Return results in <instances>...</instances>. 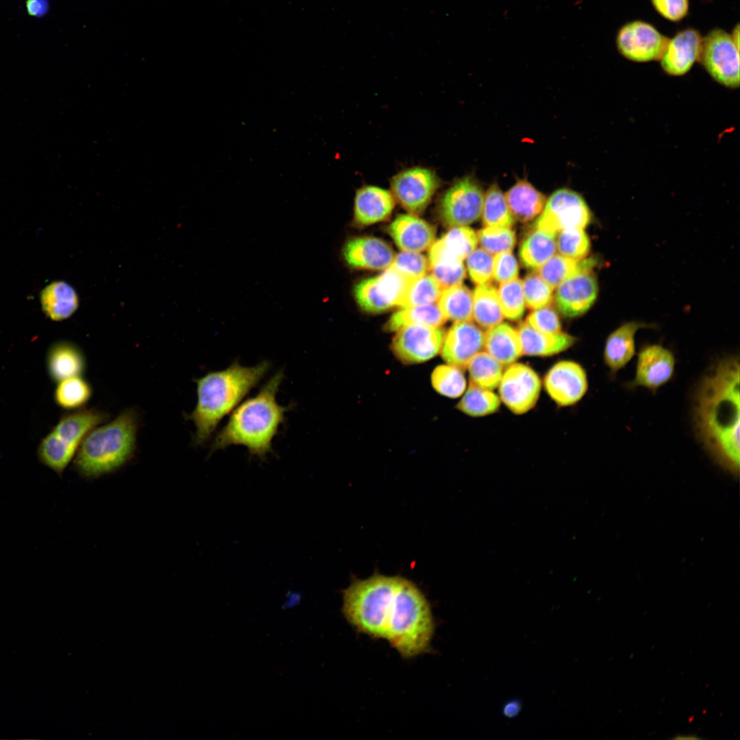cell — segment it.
I'll list each match as a JSON object with an SVG mask.
<instances>
[{
    "label": "cell",
    "mask_w": 740,
    "mask_h": 740,
    "mask_svg": "<svg viewBox=\"0 0 740 740\" xmlns=\"http://www.w3.org/2000/svg\"><path fill=\"white\" fill-rule=\"evenodd\" d=\"M46 367L50 379L58 383L69 378L83 375L86 360L77 345L59 341L50 346L46 356Z\"/></svg>",
    "instance_id": "obj_23"
},
{
    "label": "cell",
    "mask_w": 740,
    "mask_h": 740,
    "mask_svg": "<svg viewBox=\"0 0 740 740\" xmlns=\"http://www.w3.org/2000/svg\"><path fill=\"white\" fill-rule=\"evenodd\" d=\"M390 267L412 280L427 273L429 261L420 252L402 251L395 255Z\"/></svg>",
    "instance_id": "obj_48"
},
{
    "label": "cell",
    "mask_w": 740,
    "mask_h": 740,
    "mask_svg": "<svg viewBox=\"0 0 740 740\" xmlns=\"http://www.w3.org/2000/svg\"><path fill=\"white\" fill-rule=\"evenodd\" d=\"M730 35L716 29L702 42L699 60L719 83L729 88L739 86V53Z\"/></svg>",
    "instance_id": "obj_11"
},
{
    "label": "cell",
    "mask_w": 740,
    "mask_h": 740,
    "mask_svg": "<svg viewBox=\"0 0 740 740\" xmlns=\"http://www.w3.org/2000/svg\"><path fill=\"white\" fill-rule=\"evenodd\" d=\"M440 185L432 169L415 166L399 172L391 181L394 199L410 214L422 212Z\"/></svg>",
    "instance_id": "obj_14"
},
{
    "label": "cell",
    "mask_w": 740,
    "mask_h": 740,
    "mask_svg": "<svg viewBox=\"0 0 740 740\" xmlns=\"http://www.w3.org/2000/svg\"><path fill=\"white\" fill-rule=\"evenodd\" d=\"M410 281L389 267L380 275L358 282L354 288V296L363 310L382 312L399 306Z\"/></svg>",
    "instance_id": "obj_13"
},
{
    "label": "cell",
    "mask_w": 740,
    "mask_h": 740,
    "mask_svg": "<svg viewBox=\"0 0 740 740\" xmlns=\"http://www.w3.org/2000/svg\"><path fill=\"white\" fill-rule=\"evenodd\" d=\"M477 233L467 226L453 227L430 247L428 260L463 261L478 244Z\"/></svg>",
    "instance_id": "obj_28"
},
{
    "label": "cell",
    "mask_w": 740,
    "mask_h": 740,
    "mask_svg": "<svg viewBox=\"0 0 740 740\" xmlns=\"http://www.w3.org/2000/svg\"><path fill=\"white\" fill-rule=\"evenodd\" d=\"M526 322L541 332L556 334L562 332L559 317L549 305L534 310L528 315Z\"/></svg>",
    "instance_id": "obj_50"
},
{
    "label": "cell",
    "mask_w": 740,
    "mask_h": 740,
    "mask_svg": "<svg viewBox=\"0 0 740 740\" xmlns=\"http://www.w3.org/2000/svg\"><path fill=\"white\" fill-rule=\"evenodd\" d=\"M698 434L717 464L732 475L739 470V362L719 360L704 377L694 406Z\"/></svg>",
    "instance_id": "obj_1"
},
{
    "label": "cell",
    "mask_w": 740,
    "mask_h": 740,
    "mask_svg": "<svg viewBox=\"0 0 740 740\" xmlns=\"http://www.w3.org/2000/svg\"><path fill=\"white\" fill-rule=\"evenodd\" d=\"M395 333L391 343L392 353L401 362L414 365L440 354L445 331L442 327L410 325Z\"/></svg>",
    "instance_id": "obj_12"
},
{
    "label": "cell",
    "mask_w": 740,
    "mask_h": 740,
    "mask_svg": "<svg viewBox=\"0 0 740 740\" xmlns=\"http://www.w3.org/2000/svg\"><path fill=\"white\" fill-rule=\"evenodd\" d=\"M437 305L447 321L455 323L472 319L473 293L461 284L443 289Z\"/></svg>",
    "instance_id": "obj_35"
},
{
    "label": "cell",
    "mask_w": 740,
    "mask_h": 740,
    "mask_svg": "<svg viewBox=\"0 0 740 740\" xmlns=\"http://www.w3.org/2000/svg\"><path fill=\"white\" fill-rule=\"evenodd\" d=\"M522 289L525 304L530 309L547 306L553 299V289L538 273L532 272L525 276Z\"/></svg>",
    "instance_id": "obj_46"
},
{
    "label": "cell",
    "mask_w": 740,
    "mask_h": 740,
    "mask_svg": "<svg viewBox=\"0 0 740 740\" xmlns=\"http://www.w3.org/2000/svg\"><path fill=\"white\" fill-rule=\"evenodd\" d=\"M484 193L476 179L464 176L445 192L439 204V214L449 227L467 226L480 217Z\"/></svg>",
    "instance_id": "obj_8"
},
{
    "label": "cell",
    "mask_w": 740,
    "mask_h": 740,
    "mask_svg": "<svg viewBox=\"0 0 740 740\" xmlns=\"http://www.w3.org/2000/svg\"><path fill=\"white\" fill-rule=\"evenodd\" d=\"M446 321L437 304H431L401 308L391 316L384 328L395 332L410 325L441 327Z\"/></svg>",
    "instance_id": "obj_33"
},
{
    "label": "cell",
    "mask_w": 740,
    "mask_h": 740,
    "mask_svg": "<svg viewBox=\"0 0 740 740\" xmlns=\"http://www.w3.org/2000/svg\"><path fill=\"white\" fill-rule=\"evenodd\" d=\"M270 368L271 363L267 360L252 367L234 361L223 370L208 372L196 379L197 404L186 415L195 428L193 444H205L221 420L260 382Z\"/></svg>",
    "instance_id": "obj_3"
},
{
    "label": "cell",
    "mask_w": 740,
    "mask_h": 740,
    "mask_svg": "<svg viewBox=\"0 0 740 740\" xmlns=\"http://www.w3.org/2000/svg\"><path fill=\"white\" fill-rule=\"evenodd\" d=\"M482 214L485 227H511L514 224L505 195L497 183H493L484 194Z\"/></svg>",
    "instance_id": "obj_39"
},
{
    "label": "cell",
    "mask_w": 740,
    "mask_h": 740,
    "mask_svg": "<svg viewBox=\"0 0 740 740\" xmlns=\"http://www.w3.org/2000/svg\"><path fill=\"white\" fill-rule=\"evenodd\" d=\"M342 254L349 266L371 270L386 269L395 257L392 248L386 242L369 236L348 241Z\"/></svg>",
    "instance_id": "obj_19"
},
{
    "label": "cell",
    "mask_w": 740,
    "mask_h": 740,
    "mask_svg": "<svg viewBox=\"0 0 740 740\" xmlns=\"http://www.w3.org/2000/svg\"><path fill=\"white\" fill-rule=\"evenodd\" d=\"M702 38L700 34L688 29L669 40L661 60L663 70L671 75H682L699 60Z\"/></svg>",
    "instance_id": "obj_21"
},
{
    "label": "cell",
    "mask_w": 740,
    "mask_h": 740,
    "mask_svg": "<svg viewBox=\"0 0 740 740\" xmlns=\"http://www.w3.org/2000/svg\"><path fill=\"white\" fill-rule=\"evenodd\" d=\"M468 273L476 285L490 284L493 280V260L492 254L484 249H475L466 258Z\"/></svg>",
    "instance_id": "obj_47"
},
{
    "label": "cell",
    "mask_w": 740,
    "mask_h": 740,
    "mask_svg": "<svg viewBox=\"0 0 740 740\" xmlns=\"http://www.w3.org/2000/svg\"><path fill=\"white\" fill-rule=\"evenodd\" d=\"M284 378L283 371H278L255 395L232 410L225 426L216 434L211 452L232 445L245 446L251 456L261 459L272 452L273 439L285 421V413L292 406H282L276 400Z\"/></svg>",
    "instance_id": "obj_2"
},
{
    "label": "cell",
    "mask_w": 740,
    "mask_h": 740,
    "mask_svg": "<svg viewBox=\"0 0 740 740\" xmlns=\"http://www.w3.org/2000/svg\"><path fill=\"white\" fill-rule=\"evenodd\" d=\"M442 288L431 275L427 273L412 280L399 303L401 308L435 304Z\"/></svg>",
    "instance_id": "obj_41"
},
{
    "label": "cell",
    "mask_w": 740,
    "mask_h": 740,
    "mask_svg": "<svg viewBox=\"0 0 740 740\" xmlns=\"http://www.w3.org/2000/svg\"><path fill=\"white\" fill-rule=\"evenodd\" d=\"M435 624L430 604L412 581L401 577L389 616L386 640L406 659L428 653Z\"/></svg>",
    "instance_id": "obj_5"
},
{
    "label": "cell",
    "mask_w": 740,
    "mask_h": 740,
    "mask_svg": "<svg viewBox=\"0 0 740 740\" xmlns=\"http://www.w3.org/2000/svg\"><path fill=\"white\" fill-rule=\"evenodd\" d=\"M429 270L442 289L460 284L466 275L463 262L437 260L429 262Z\"/></svg>",
    "instance_id": "obj_49"
},
{
    "label": "cell",
    "mask_w": 740,
    "mask_h": 740,
    "mask_svg": "<svg viewBox=\"0 0 740 740\" xmlns=\"http://www.w3.org/2000/svg\"><path fill=\"white\" fill-rule=\"evenodd\" d=\"M504 195L514 219L521 223L536 218L547 201L545 195L526 178L518 180Z\"/></svg>",
    "instance_id": "obj_29"
},
{
    "label": "cell",
    "mask_w": 740,
    "mask_h": 740,
    "mask_svg": "<svg viewBox=\"0 0 740 740\" xmlns=\"http://www.w3.org/2000/svg\"><path fill=\"white\" fill-rule=\"evenodd\" d=\"M77 448L51 431L40 442L37 455L43 465L62 476L66 467L74 458Z\"/></svg>",
    "instance_id": "obj_34"
},
{
    "label": "cell",
    "mask_w": 740,
    "mask_h": 740,
    "mask_svg": "<svg viewBox=\"0 0 740 740\" xmlns=\"http://www.w3.org/2000/svg\"><path fill=\"white\" fill-rule=\"evenodd\" d=\"M501 404L498 395L493 391L478 387L469 382L457 403L456 408L467 416L482 417L496 412Z\"/></svg>",
    "instance_id": "obj_36"
},
{
    "label": "cell",
    "mask_w": 740,
    "mask_h": 740,
    "mask_svg": "<svg viewBox=\"0 0 740 740\" xmlns=\"http://www.w3.org/2000/svg\"><path fill=\"white\" fill-rule=\"evenodd\" d=\"M504 318L497 291L491 285H478L473 293L472 319L479 327L489 329Z\"/></svg>",
    "instance_id": "obj_32"
},
{
    "label": "cell",
    "mask_w": 740,
    "mask_h": 740,
    "mask_svg": "<svg viewBox=\"0 0 740 740\" xmlns=\"http://www.w3.org/2000/svg\"><path fill=\"white\" fill-rule=\"evenodd\" d=\"M469 382L493 391L502 378L504 366L484 350L476 354L467 364Z\"/></svg>",
    "instance_id": "obj_38"
},
{
    "label": "cell",
    "mask_w": 740,
    "mask_h": 740,
    "mask_svg": "<svg viewBox=\"0 0 740 740\" xmlns=\"http://www.w3.org/2000/svg\"><path fill=\"white\" fill-rule=\"evenodd\" d=\"M484 350L504 367L517 362L523 355L517 330L502 322L484 332Z\"/></svg>",
    "instance_id": "obj_27"
},
{
    "label": "cell",
    "mask_w": 740,
    "mask_h": 740,
    "mask_svg": "<svg viewBox=\"0 0 740 740\" xmlns=\"http://www.w3.org/2000/svg\"><path fill=\"white\" fill-rule=\"evenodd\" d=\"M579 263L560 254L553 255L538 269V273L554 289L578 270Z\"/></svg>",
    "instance_id": "obj_45"
},
{
    "label": "cell",
    "mask_w": 740,
    "mask_h": 740,
    "mask_svg": "<svg viewBox=\"0 0 740 740\" xmlns=\"http://www.w3.org/2000/svg\"><path fill=\"white\" fill-rule=\"evenodd\" d=\"M542 385L556 405L567 407L576 404L584 397L589 382L587 372L580 364L562 360L549 369Z\"/></svg>",
    "instance_id": "obj_15"
},
{
    "label": "cell",
    "mask_w": 740,
    "mask_h": 740,
    "mask_svg": "<svg viewBox=\"0 0 740 740\" xmlns=\"http://www.w3.org/2000/svg\"><path fill=\"white\" fill-rule=\"evenodd\" d=\"M675 364V357L668 349L658 344L645 345L638 354L635 375L628 386L655 391L671 379Z\"/></svg>",
    "instance_id": "obj_17"
},
{
    "label": "cell",
    "mask_w": 740,
    "mask_h": 740,
    "mask_svg": "<svg viewBox=\"0 0 740 740\" xmlns=\"http://www.w3.org/2000/svg\"><path fill=\"white\" fill-rule=\"evenodd\" d=\"M555 238L556 250L567 258L580 260L585 258L590 251V240L583 229L562 230Z\"/></svg>",
    "instance_id": "obj_43"
},
{
    "label": "cell",
    "mask_w": 740,
    "mask_h": 740,
    "mask_svg": "<svg viewBox=\"0 0 740 740\" xmlns=\"http://www.w3.org/2000/svg\"><path fill=\"white\" fill-rule=\"evenodd\" d=\"M56 384L53 394L55 403L66 410L84 408L92 397V386L82 375L69 378Z\"/></svg>",
    "instance_id": "obj_37"
},
{
    "label": "cell",
    "mask_w": 740,
    "mask_h": 740,
    "mask_svg": "<svg viewBox=\"0 0 740 740\" xmlns=\"http://www.w3.org/2000/svg\"><path fill=\"white\" fill-rule=\"evenodd\" d=\"M517 330L523 354L528 356H552L566 351L574 345L576 341L575 336L563 332L556 334L541 332L532 328L526 321L521 322Z\"/></svg>",
    "instance_id": "obj_25"
},
{
    "label": "cell",
    "mask_w": 740,
    "mask_h": 740,
    "mask_svg": "<svg viewBox=\"0 0 740 740\" xmlns=\"http://www.w3.org/2000/svg\"><path fill=\"white\" fill-rule=\"evenodd\" d=\"M477 237L482 249L491 254L511 251L516 243L510 227H484L477 232Z\"/></svg>",
    "instance_id": "obj_44"
},
{
    "label": "cell",
    "mask_w": 740,
    "mask_h": 740,
    "mask_svg": "<svg viewBox=\"0 0 740 740\" xmlns=\"http://www.w3.org/2000/svg\"><path fill=\"white\" fill-rule=\"evenodd\" d=\"M25 8L29 15L42 17L48 12L49 3L48 0H26Z\"/></svg>",
    "instance_id": "obj_53"
},
{
    "label": "cell",
    "mask_w": 740,
    "mask_h": 740,
    "mask_svg": "<svg viewBox=\"0 0 740 740\" xmlns=\"http://www.w3.org/2000/svg\"><path fill=\"white\" fill-rule=\"evenodd\" d=\"M556 237L536 227L523 238L519 250L522 265L529 269H538L556 251Z\"/></svg>",
    "instance_id": "obj_31"
},
{
    "label": "cell",
    "mask_w": 740,
    "mask_h": 740,
    "mask_svg": "<svg viewBox=\"0 0 740 740\" xmlns=\"http://www.w3.org/2000/svg\"><path fill=\"white\" fill-rule=\"evenodd\" d=\"M596 263L594 258L580 260L578 270L557 286L555 303L563 317H580L595 301L598 285L593 269Z\"/></svg>",
    "instance_id": "obj_9"
},
{
    "label": "cell",
    "mask_w": 740,
    "mask_h": 740,
    "mask_svg": "<svg viewBox=\"0 0 740 740\" xmlns=\"http://www.w3.org/2000/svg\"><path fill=\"white\" fill-rule=\"evenodd\" d=\"M669 40L650 24L634 21L619 30L617 45L619 52L626 58L636 62H648L660 60Z\"/></svg>",
    "instance_id": "obj_16"
},
{
    "label": "cell",
    "mask_w": 740,
    "mask_h": 740,
    "mask_svg": "<svg viewBox=\"0 0 740 740\" xmlns=\"http://www.w3.org/2000/svg\"><path fill=\"white\" fill-rule=\"evenodd\" d=\"M503 315L510 321L519 320L525 311L522 281L515 279L501 283L497 291Z\"/></svg>",
    "instance_id": "obj_42"
},
{
    "label": "cell",
    "mask_w": 740,
    "mask_h": 740,
    "mask_svg": "<svg viewBox=\"0 0 740 740\" xmlns=\"http://www.w3.org/2000/svg\"><path fill=\"white\" fill-rule=\"evenodd\" d=\"M592 219L591 212L583 197L571 189L554 191L546 201L534 227L556 237L562 230L584 229Z\"/></svg>",
    "instance_id": "obj_7"
},
{
    "label": "cell",
    "mask_w": 740,
    "mask_h": 740,
    "mask_svg": "<svg viewBox=\"0 0 740 740\" xmlns=\"http://www.w3.org/2000/svg\"><path fill=\"white\" fill-rule=\"evenodd\" d=\"M400 578L375 574L367 579L352 580L343 591L342 613L355 630L386 640Z\"/></svg>",
    "instance_id": "obj_6"
},
{
    "label": "cell",
    "mask_w": 740,
    "mask_h": 740,
    "mask_svg": "<svg viewBox=\"0 0 740 740\" xmlns=\"http://www.w3.org/2000/svg\"><path fill=\"white\" fill-rule=\"evenodd\" d=\"M430 382L437 393L452 399L461 397L467 386L463 369L445 362L433 369Z\"/></svg>",
    "instance_id": "obj_40"
},
{
    "label": "cell",
    "mask_w": 740,
    "mask_h": 740,
    "mask_svg": "<svg viewBox=\"0 0 740 740\" xmlns=\"http://www.w3.org/2000/svg\"><path fill=\"white\" fill-rule=\"evenodd\" d=\"M484 332L469 321L455 322L445 332L440 355L445 363L461 369L484 350Z\"/></svg>",
    "instance_id": "obj_18"
},
{
    "label": "cell",
    "mask_w": 740,
    "mask_h": 740,
    "mask_svg": "<svg viewBox=\"0 0 740 740\" xmlns=\"http://www.w3.org/2000/svg\"><path fill=\"white\" fill-rule=\"evenodd\" d=\"M674 739H699L700 737L693 734H678L673 737Z\"/></svg>",
    "instance_id": "obj_56"
},
{
    "label": "cell",
    "mask_w": 740,
    "mask_h": 740,
    "mask_svg": "<svg viewBox=\"0 0 740 740\" xmlns=\"http://www.w3.org/2000/svg\"><path fill=\"white\" fill-rule=\"evenodd\" d=\"M731 37H732V39L733 42L736 45V46L738 48H739V25H737L736 26V27H735V29L733 30L732 35L731 36Z\"/></svg>",
    "instance_id": "obj_55"
},
{
    "label": "cell",
    "mask_w": 740,
    "mask_h": 740,
    "mask_svg": "<svg viewBox=\"0 0 740 740\" xmlns=\"http://www.w3.org/2000/svg\"><path fill=\"white\" fill-rule=\"evenodd\" d=\"M521 709V702L519 700H513L504 704L502 712L505 717L508 718H513L519 714Z\"/></svg>",
    "instance_id": "obj_54"
},
{
    "label": "cell",
    "mask_w": 740,
    "mask_h": 740,
    "mask_svg": "<svg viewBox=\"0 0 740 740\" xmlns=\"http://www.w3.org/2000/svg\"><path fill=\"white\" fill-rule=\"evenodd\" d=\"M651 327L644 323L630 321L622 324L606 338L603 353L604 364L615 374L624 368L635 354L636 332L641 328Z\"/></svg>",
    "instance_id": "obj_24"
},
{
    "label": "cell",
    "mask_w": 740,
    "mask_h": 740,
    "mask_svg": "<svg viewBox=\"0 0 740 740\" xmlns=\"http://www.w3.org/2000/svg\"><path fill=\"white\" fill-rule=\"evenodd\" d=\"M656 10L665 18L676 21L687 13L688 0H652Z\"/></svg>",
    "instance_id": "obj_52"
},
{
    "label": "cell",
    "mask_w": 740,
    "mask_h": 740,
    "mask_svg": "<svg viewBox=\"0 0 740 740\" xmlns=\"http://www.w3.org/2000/svg\"><path fill=\"white\" fill-rule=\"evenodd\" d=\"M394 206L395 199L391 192L376 186H362L356 193L354 219L362 225L380 222L391 215Z\"/></svg>",
    "instance_id": "obj_22"
},
{
    "label": "cell",
    "mask_w": 740,
    "mask_h": 740,
    "mask_svg": "<svg viewBox=\"0 0 740 740\" xmlns=\"http://www.w3.org/2000/svg\"><path fill=\"white\" fill-rule=\"evenodd\" d=\"M40 300L44 312L53 321L69 318L78 306L76 292L64 282H54L46 286L41 293Z\"/></svg>",
    "instance_id": "obj_30"
},
{
    "label": "cell",
    "mask_w": 740,
    "mask_h": 740,
    "mask_svg": "<svg viewBox=\"0 0 740 740\" xmlns=\"http://www.w3.org/2000/svg\"><path fill=\"white\" fill-rule=\"evenodd\" d=\"M519 264L511 251L495 255L493 260V279L497 283H503L517 279Z\"/></svg>",
    "instance_id": "obj_51"
},
{
    "label": "cell",
    "mask_w": 740,
    "mask_h": 740,
    "mask_svg": "<svg viewBox=\"0 0 740 740\" xmlns=\"http://www.w3.org/2000/svg\"><path fill=\"white\" fill-rule=\"evenodd\" d=\"M542 382L530 366L513 362L504 368L498 384V396L513 414L521 415L531 410L541 394Z\"/></svg>",
    "instance_id": "obj_10"
},
{
    "label": "cell",
    "mask_w": 740,
    "mask_h": 740,
    "mask_svg": "<svg viewBox=\"0 0 740 740\" xmlns=\"http://www.w3.org/2000/svg\"><path fill=\"white\" fill-rule=\"evenodd\" d=\"M108 417L103 411L82 408L63 415L51 431L66 443L78 447L85 436Z\"/></svg>",
    "instance_id": "obj_26"
},
{
    "label": "cell",
    "mask_w": 740,
    "mask_h": 740,
    "mask_svg": "<svg viewBox=\"0 0 740 740\" xmlns=\"http://www.w3.org/2000/svg\"><path fill=\"white\" fill-rule=\"evenodd\" d=\"M138 426L137 412L130 408L94 428L77 448L73 458L75 471L84 478H95L121 468L134 454Z\"/></svg>",
    "instance_id": "obj_4"
},
{
    "label": "cell",
    "mask_w": 740,
    "mask_h": 740,
    "mask_svg": "<svg viewBox=\"0 0 740 740\" xmlns=\"http://www.w3.org/2000/svg\"><path fill=\"white\" fill-rule=\"evenodd\" d=\"M388 231L402 251L421 252L429 249L435 241L434 227L410 213L397 216Z\"/></svg>",
    "instance_id": "obj_20"
}]
</instances>
